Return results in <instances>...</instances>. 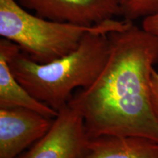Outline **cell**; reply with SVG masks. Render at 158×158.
Masks as SVG:
<instances>
[{"label":"cell","instance_id":"obj_10","mask_svg":"<svg viewBox=\"0 0 158 158\" xmlns=\"http://www.w3.org/2000/svg\"><path fill=\"white\" fill-rule=\"evenodd\" d=\"M150 97L154 114L158 121V73L153 69L150 78Z\"/></svg>","mask_w":158,"mask_h":158},{"label":"cell","instance_id":"obj_5","mask_svg":"<svg viewBox=\"0 0 158 158\" xmlns=\"http://www.w3.org/2000/svg\"><path fill=\"white\" fill-rule=\"evenodd\" d=\"M45 19L92 27L120 16L116 0H16Z\"/></svg>","mask_w":158,"mask_h":158},{"label":"cell","instance_id":"obj_2","mask_svg":"<svg viewBox=\"0 0 158 158\" xmlns=\"http://www.w3.org/2000/svg\"><path fill=\"white\" fill-rule=\"evenodd\" d=\"M131 23L89 31L76 50L45 64L33 61L17 46L9 58L10 68L31 95L58 112L75 90L89 87L102 72L110 54L108 34Z\"/></svg>","mask_w":158,"mask_h":158},{"label":"cell","instance_id":"obj_6","mask_svg":"<svg viewBox=\"0 0 158 158\" xmlns=\"http://www.w3.org/2000/svg\"><path fill=\"white\" fill-rule=\"evenodd\" d=\"M54 118L24 108H0V158H16L46 134Z\"/></svg>","mask_w":158,"mask_h":158},{"label":"cell","instance_id":"obj_1","mask_svg":"<svg viewBox=\"0 0 158 158\" xmlns=\"http://www.w3.org/2000/svg\"><path fill=\"white\" fill-rule=\"evenodd\" d=\"M110 54L95 81L76 90L68 105L81 116L90 138H148L158 143L150 78L158 63V37L132 23L108 34Z\"/></svg>","mask_w":158,"mask_h":158},{"label":"cell","instance_id":"obj_8","mask_svg":"<svg viewBox=\"0 0 158 158\" xmlns=\"http://www.w3.org/2000/svg\"><path fill=\"white\" fill-rule=\"evenodd\" d=\"M81 158H158V143L135 136L101 135L91 138Z\"/></svg>","mask_w":158,"mask_h":158},{"label":"cell","instance_id":"obj_11","mask_svg":"<svg viewBox=\"0 0 158 158\" xmlns=\"http://www.w3.org/2000/svg\"><path fill=\"white\" fill-rule=\"evenodd\" d=\"M141 27L158 37V13L143 19Z\"/></svg>","mask_w":158,"mask_h":158},{"label":"cell","instance_id":"obj_9","mask_svg":"<svg viewBox=\"0 0 158 158\" xmlns=\"http://www.w3.org/2000/svg\"><path fill=\"white\" fill-rule=\"evenodd\" d=\"M116 2L120 16L131 22L158 13V0H116Z\"/></svg>","mask_w":158,"mask_h":158},{"label":"cell","instance_id":"obj_3","mask_svg":"<svg viewBox=\"0 0 158 158\" xmlns=\"http://www.w3.org/2000/svg\"><path fill=\"white\" fill-rule=\"evenodd\" d=\"M130 21L116 20L87 27L38 16L16 0H0V35L19 47L33 61L45 64L76 50L89 31L124 28Z\"/></svg>","mask_w":158,"mask_h":158},{"label":"cell","instance_id":"obj_4","mask_svg":"<svg viewBox=\"0 0 158 158\" xmlns=\"http://www.w3.org/2000/svg\"><path fill=\"white\" fill-rule=\"evenodd\" d=\"M90 140L81 116L68 104L46 134L16 158H81Z\"/></svg>","mask_w":158,"mask_h":158},{"label":"cell","instance_id":"obj_7","mask_svg":"<svg viewBox=\"0 0 158 158\" xmlns=\"http://www.w3.org/2000/svg\"><path fill=\"white\" fill-rule=\"evenodd\" d=\"M17 46L8 40H0V108H24L55 118L58 112L31 95L11 71L9 58Z\"/></svg>","mask_w":158,"mask_h":158}]
</instances>
